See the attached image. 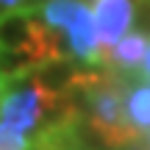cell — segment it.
<instances>
[{
	"instance_id": "cell-4",
	"label": "cell",
	"mask_w": 150,
	"mask_h": 150,
	"mask_svg": "<svg viewBox=\"0 0 150 150\" xmlns=\"http://www.w3.org/2000/svg\"><path fill=\"white\" fill-rule=\"evenodd\" d=\"M147 47H150L147 31H131L103 56V67L134 75L136 70H142V61H145V56H147Z\"/></svg>"
},
{
	"instance_id": "cell-1",
	"label": "cell",
	"mask_w": 150,
	"mask_h": 150,
	"mask_svg": "<svg viewBox=\"0 0 150 150\" xmlns=\"http://www.w3.org/2000/svg\"><path fill=\"white\" fill-rule=\"evenodd\" d=\"M134 75L117 70H75L70 95L78 103L83 125L103 142L108 150H128L142 139L139 131L131 125L128 117V86Z\"/></svg>"
},
{
	"instance_id": "cell-10",
	"label": "cell",
	"mask_w": 150,
	"mask_h": 150,
	"mask_svg": "<svg viewBox=\"0 0 150 150\" xmlns=\"http://www.w3.org/2000/svg\"><path fill=\"white\" fill-rule=\"evenodd\" d=\"M147 145H150V142H147ZM147 150H150V147H147Z\"/></svg>"
},
{
	"instance_id": "cell-11",
	"label": "cell",
	"mask_w": 150,
	"mask_h": 150,
	"mask_svg": "<svg viewBox=\"0 0 150 150\" xmlns=\"http://www.w3.org/2000/svg\"><path fill=\"white\" fill-rule=\"evenodd\" d=\"M83 150H89V147H83Z\"/></svg>"
},
{
	"instance_id": "cell-2",
	"label": "cell",
	"mask_w": 150,
	"mask_h": 150,
	"mask_svg": "<svg viewBox=\"0 0 150 150\" xmlns=\"http://www.w3.org/2000/svg\"><path fill=\"white\" fill-rule=\"evenodd\" d=\"M36 14L56 31H64L67 47L72 59L83 67H100L103 50L97 42L95 28V11L83 0H45L36 6Z\"/></svg>"
},
{
	"instance_id": "cell-9",
	"label": "cell",
	"mask_w": 150,
	"mask_h": 150,
	"mask_svg": "<svg viewBox=\"0 0 150 150\" xmlns=\"http://www.w3.org/2000/svg\"><path fill=\"white\" fill-rule=\"evenodd\" d=\"M6 89H8V81L0 78V103H3V97H6Z\"/></svg>"
},
{
	"instance_id": "cell-5",
	"label": "cell",
	"mask_w": 150,
	"mask_h": 150,
	"mask_svg": "<svg viewBox=\"0 0 150 150\" xmlns=\"http://www.w3.org/2000/svg\"><path fill=\"white\" fill-rule=\"evenodd\" d=\"M128 117L131 125L139 131V136H145L150 131V81L145 78H131L128 86Z\"/></svg>"
},
{
	"instance_id": "cell-8",
	"label": "cell",
	"mask_w": 150,
	"mask_h": 150,
	"mask_svg": "<svg viewBox=\"0 0 150 150\" xmlns=\"http://www.w3.org/2000/svg\"><path fill=\"white\" fill-rule=\"evenodd\" d=\"M139 78L150 81V47H147V56H145V61H142V70H139Z\"/></svg>"
},
{
	"instance_id": "cell-3",
	"label": "cell",
	"mask_w": 150,
	"mask_h": 150,
	"mask_svg": "<svg viewBox=\"0 0 150 150\" xmlns=\"http://www.w3.org/2000/svg\"><path fill=\"white\" fill-rule=\"evenodd\" d=\"M134 0H97L95 3V28L103 56L125 36L134 25Z\"/></svg>"
},
{
	"instance_id": "cell-7",
	"label": "cell",
	"mask_w": 150,
	"mask_h": 150,
	"mask_svg": "<svg viewBox=\"0 0 150 150\" xmlns=\"http://www.w3.org/2000/svg\"><path fill=\"white\" fill-rule=\"evenodd\" d=\"M20 8H31V0H0V14L20 11Z\"/></svg>"
},
{
	"instance_id": "cell-6",
	"label": "cell",
	"mask_w": 150,
	"mask_h": 150,
	"mask_svg": "<svg viewBox=\"0 0 150 150\" xmlns=\"http://www.w3.org/2000/svg\"><path fill=\"white\" fill-rule=\"evenodd\" d=\"M31 142L33 139H28V136L0 125V150H31Z\"/></svg>"
}]
</instances>
